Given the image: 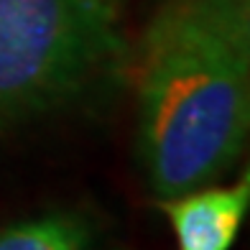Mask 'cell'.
I'll use <instances>...</instances> for the list:
<instances>
[{"mask_svg":"<svg viewBox=\"0 0 250 250\" xmlns=\"http://www.w3.org/2000/svg\"><path fill=\"white\" fill-rule=\"evenodd\" d=\"M138 158L161 199L212 184L250 138V64L161 5L138 54Z\"/></svg>","mask_w":250,"mask_h":250,"instance_id":"cell-1","label":"cell"},{"mask_svg":"<svg viewBox=\"0 0 250 250\" xmlns=\"http://www.w3.org/2000/svg\"><path fill=\"white\" fill-rule=\"evenodd\" d=\"M125 0H0V130L82 100L125 59Z\"/></svg>","mask_w":250,"mask_h":250,"instance_id":"cell-2","label":"cell"},{"mask_svg":"<svg viewBox=\"0 0 250 250\" xmlns=\"http://www.w3.org/2000/svg\"><path fill=\"white\" fill-rule=\"evenodd\" d=\"M181 250H230L250 214V164L235 184L184 191L158 202Z\"/></svg>","mask_w":250,"mask_h":250,"instance_id":"cell-3","label":"cell"},{"mask_svg":"<svg viewBox=\"0 0 250 250\" xmlns=\"http://www.w3.org/2000/svg\"><path fill=\"white\" fill-rule=\"evenodd\" d=\"M95 227L82 212L56 209L0 227V250H92Z\"/></svg>","mask_w":250,"mask_h":250,"instance_id":"cell-4","label":"cell"},{"mask_svg":"<svg viewBox=\"0 0 250 250\" xmlns=\"http://www.w3.org/2000/svg\"><path fill=\"white\" fill-rule=\"evenodd\" d=\"M164 5L179 10L189 18L199 21L212 33L230 46L250 64V0H217V3H181L166 0Z\"/></svg>","mask_w":250,"mask_h":250,"instance_id":"cell-5","label":"cell"},{"mask_svg":"<svg viewBox=\"0 0 250 250\" xmlns=\"http://www.w3.org/2000/svg\"><path fill=\"white\" fill-rule=\"evenodd\" d=\"M181 3H197L199 5V3H217V0H181Z\"/></svg>","mask_w":250,"mask_h":250,"instance_id":"cell-6","label":"cell"}]
</instances>
